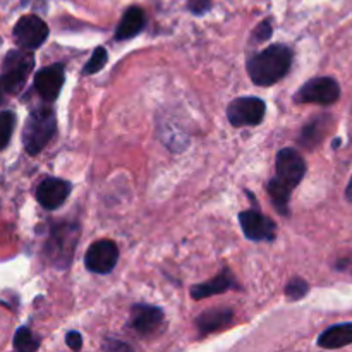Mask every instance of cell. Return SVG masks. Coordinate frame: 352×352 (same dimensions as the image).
<instances>
[{
  "label": "cell",
  "mask_w": 352,
  "mask_h": 352,
  "mask_svg": "<svg viewBox=\"0 0 352 352\" xmlns=\"http://www.w3.org/2000/svg\"><path fill=\"white\" fill-rule=\"evenodd\" d=\"M277 175L268 182V195L282 215H287L289 199L306 174V164L298 150L284 148L278 151L275 162Z\"/></svg>",
  "instance_id": "obj_1"
},
{
  "label": "cell",
  "mask_w": 352,
  "mask_h": 352,
  "mask_svg": "<svg viewBox=\"0 0 352 352\" xmlns=\"http://www.w3.org/2000/svg\"><path fill=\"white\" fill-rule=\"evenodd\" d=\"M292 65V50L275 43L248 58V74L258 86H272L287 76Z\"/></svg>",
  "instance_id": "obj_2"
},
{
  "label": "cell",
  "mask_w": 352,
  "mask_h": 352,
  "mask_svg": "<svg viewBox=\"0 0 352 352\" xmlns=\"http://www.w3.org/2000/svg\"><path fill=\"white\" fill-rule=\"evenodd\" d=\"M34 67V55L30 50H10L2 62L0 72V103L17 95L26 85L28 76Z\"/></svg>",
  "instance_id": "obj_3"
},
{
  "label": "cell",
  "mask_w": 352,
  "mask_h": 352,
  "mask_svg": "<svg viewBox=\"0 0 352 352\" xmlns=\"http://www.w3.org/2000/svg\"><path fill=\"white\" fill-rule=\"evenodd\" d=\"M57 131V119L55 112L50 107H40L34 109L28 117L23 131V144L28 155H38L43 151L55 136Z\"/></svg>",
  "instance_id": "obj_4"
},
{
  "label": "cell",
  "mask_w": 352,
  "mask_h": 352,
  "mask_svg": "<svg viewBox=\"0 0 352 352\" xmlns=\"http://www.w3.org/2000/svg\"><path fill=\"white\" fill-rule=\"evenodd\" d=\"M79 237V227L76 223H58L52 229L50 237L45 244V253L52 265L57 268H67L74 254L76 241Z\"/></svg>",
  "instance_id": "obj_5"
},
{
  "label": "cell",
  "mask_w": 352,
  "mask_h": 352,
  "mask_svg": "<svg viewBox=\"0 0 352 352\" xmlns=\"http://www.w3.org/2000/svg\"><path fill=\"white\" fill-rule=\"evenodd\" d=\"M340 98V86L330 76H320L306 81L294 95L296 103H318L332 105Z\"/></svg>",
  "instance_id": "obj_6"
},
{
  "label": "cell",
  "mask_w": 352,
  "mask_h": 352,
  "mask_svg": "<svg viewBox=\"0 0 352 352\" xmlns=\"http://www.w3.org/2000/svg\"><path fill=\"white\" fill-rule=\"evenodd\" d=\"M267 113V107L256 96H241L232 100L227 107V119L234 127L258 126Z\"/></svg>",
  "instance_id": "obj_7"
},
{
  "label": "cell",
  "mask_w": 352,
  "mask_h": 352,
  "mask_svg": "<svg viewBox=\"0 0 352 352\" xmlns=\"http://www.w3.org/2000/svg\"><path fill=\"white\" fill-rule=\"evenodd\" d=\"M12 34L17 47L23 48V50L33 52L47 41L48 26L41 17L34 16V14H28V16H23L17 21Z\"/></svg>",
  "instance_id": "obj_8"
},
{
  "label": "cell",
  "mask_w": 352,
  "mask_h": 352,
  "mask_svg": "<svg viewBox=\"0 0 352 352\" xmlns=\"http://www.w3.org/2000/svg\"><path fill=\"white\" fill-rule=\"evenodd\" d=\"M117 261H119V248L110 239L96 241L85 254L86 268L93 274H110L116 268Z\"/></svg>",
  "instance_id": "obj_9"
},
{
  "label": "cell",
  "mask_w": 352,
  "mask_h": 352,
  "mask_svg": "<svg viewBox=\"0 0 352 352\" xmlns=\"http://www.w3.org/2000/svg\"><path fill=\"white\" fill-rule=\"evenodd\" d=\"M239 223L243 229L244 236L250 241H272L277 236V226L272 219L265 217L263 213L258 210H246V212L239 213Z\"/></svg>",
  "instance_id": "obj_10"
},
{
  "label": "cell",
  "mask_w": 352,
  "mask_h": 352,
  "mask_svg": "<svg viewBox=\"0 0 352 352\" xmlns=\"http://www.w3.org/2000/svg\"><path fill=\"white\" fill-rule=\"evenodd\" d=\"M65 81V69L62 64L48 65V67L40 69L34 76V89L45 102H54L64 86Z\"/></svg>",
  "instance_id": "obj_11"
},
{
  "label": "cell",
  "mask_w": 352,
  "mask_h": 352,
  "mask_svg": "<svg viewBox=\"0 0 352 352\" xmlns=\"http://www.w3.org/2000/svg\"><path fill=\"white\" fill-rule=\"evenodd\" d=\"M72 184L57 177H48L40 182L36 189V199L45 210H57L71 196Z\"/></svg>",
  "instance_id": "obj_12"
},
{
  "label": "cell",
  "mask_w": 352,
  "mask_h": 352,
  "mask_svg": "<svg viewBox=\"0 0 352 352\" xmlns=\"http://www.w3.org/2000/svg\"><path fill=\"white\" fill-rule=\"evenodd\" d=\"M164 322V311L157 306L136 305L131 309L129 327L140 336H150Z\"/></svg>",
  "instance_id": "obj_13"
},
{
  "label": "cell",
  "mask_w": 352,
  "mask_h": 352,
  "mask_svg": "<svg viewBox=\"0 0 352 352\" xmlns=\"http://www.w3.org/2000/svg\"><path fill=\"white\" fill-rule=\"evenodd\" d=\"M230 289H239V285H237L232 272H230L229 268H226L222 274L217 275V277L212 278V280L203 282V284H198L195 285V287H191V296L192 299L199 301V299L212 298V296L215 294H223V292L230 291Z\"/></svg>",
  "instance_id": "obj_14"
},
{
  "label": "cell",
  "mask_w": 352,
  "mask_h": 352,
  "mask_svg": "<svg viewBox=\"0 0 352 352\" xmlns=\"http://www.w3.org/2000/svg\"><path fill=\"white\" fill-rule=\"evenodd\" d=\"M234 313L229 308H213L208 311L201 313V315L196 318V327H198V332L201 336H208V333L217 332V330H222L226 327H229L232 323Z\"/></svg>",
  "instance_id": "obj_15"
},
{
  "label": "cell",
  "mask_w": 352,
  "mask_h": 352,
  "mask_svg": "<svg viewBox=\"0 0 352 352\" xmlns=\"http://www.w3.org/2000/svg\"><path fill=\"white\" fill-rule=\"evenodd\" d=\"M144 24H146V16H144L143 9L138 6L129 7L124 12L119 26H117L116 40H129V38H134L144 30Z\"/></svg>",
  "instance_id": "obj_16"
},
{
  "label": "cell",
  "mask_w": 352,
  "mask_h": 352,
  "mask_svg": "<svg viewBox=\"0 0 352 352\" xmlns=\"http://www.w3.org/2000/svg\"><path fill=\"white\" fill-rule=\"evenodd\" d=\"M349 344H352V323L330 327L318 337V346L323 349H340Z\"/></svg>",
  "instance_id": "obj_17"
},
{
  "label": "cell",
  "mask_w": 352,
  "mask_h": 352,
  "mask_svg": "<svg viewBox=\"0 0 352 352\" xmlns=\"http://www.w3.org/2000/svg\"><path fill=\"white\" fill-rule=\"evenodd\" d=\"M330 119H332L330 116L315 117V119H313L311 122H309L308 126L302 129L301 143L305 144V146H308V148H313L315 144H318L320 141L323 140V136H325V133H327V129H329L330 122H332Z\"/></svg>",
  "instance_id": "obj_18"
},
{
  "label": "cell",
  "mask_w": 352,
  "mask_h": 352,
  "mask_svg": "<svg viewBox=\"0 0 352 352\" xmlns=\"http://www.w3.org/2000/svg\"><path fill=\"white\" fill-rule=\"evenodd\" d=\"M38 347H40V339H36L30 329L21 327L14 336V349L19 352H33Z\"/></svg>",
  "instance_id": "obj_19"
},
{
  "label": "cell",
  "mask_w": 352,
  "mask_h": 352,
  "mask_svg": "<svg viewBox=\"0 0 352 352\" xmlns=\"http://www.w3.org/2000/svg\"><path fill=\"white\" fill-rule=\"evenodd\" d=\"M14 127H16V113L10 112V110L0 112V150H3L9 144Z\"/></svg>",
  "instance_id": "obj_20"
},
{
  "label": "cell",
  "mask_w": 352,
  "mask_h": 352,
  "mask_svg": "<svg viewBox=\"0 0 352 352\" xmlns=\"http://www.w3.org/2000/svg\"><path fill=\"white\" fill-rule=\"evenodd\" d=\"M107 58H109V54L103 47H98L95 52H93L91 58L88 60V64L82 69V74H95V72L102 71L103 65L107 64Z\"/></svg>",
  "instance_id": "obj_21"
},
{
  "label": "cell",
  "mask_w": 352,
  "mask_h": 352,
  "mask_svg": "<svg viewBox=\"0 0 352 352\" xmlns=\"http://www.w3.org/2000/svg\"><path fill=\"white\" fill-rule=\"evenodd\" d=\"M309 292V285L308 282L302 280V278H292V280H289V284L285 285V296H287L289 299H292V301H296V299H302L306 294Z\"/></svg>",
  "instance_id": "obj_22"
},
{
  "label": "cell",
  "mask_w": 352,
  "mask_h": 352,
  "mask_svg": "<svg viewBox=\"0 0 352 352\" xmlns=\"http://www.w3.org/2000/svg\"><path fill=\"white\" fill-rule=\"evenodd\" d=\"M188 7L192 14L201 16V14L208 12V9L212 7V0H189Z\"/></svg>",
  "instance_id": "obj_23"
},
{
  "label": "cell",
  "mask_w": 352,
  "mask_h": 352,
  "mask_svg": "<svg viewBox=\"0 0 352 352\" xmlns=\"http://www.w3.org/2000/svg\"><path fill=\"white\" fill-rule=\"evenodd\" d=\"M253 36H254V40H258V41L268 40V38L272 36V24H270V21H268V19L263 21V23H261L260 26H258L256 30H254Z\"/></svg>",
  "instance_id": "obj_24"
},
{
  "label": "cell",
  "mask_w": 352,
  "mask_h": 352,
  "mask_svg": "<svg viewBox=\"0 0 352 352\" xmlns=\"http://www.w3.org/2000/svg\"><path fill=\"white\" fill-rule=\"evenodd\" d=\"M65 342H67L69 349L72 351H79L82 347V337L79 332H69L65 336Z\"/></svg>",
  "instance_id": "obj_25"
},
{
  "label": "cell",
  "mask_w": 352,
  "mask_h": 352,
  "mask_svg": "<svg viewBox=\"0 0 352 352\" xmlns=\"http://www.w3.org/2000/svg\"><path fill=\"white\" fill-rule=\"evenodd\" d=\"M346 198H347V201L352 203V177H351L349 184H347V188H346Z\"/></svg>",
  "instance_id": "obj_26"
}]
</instances>
